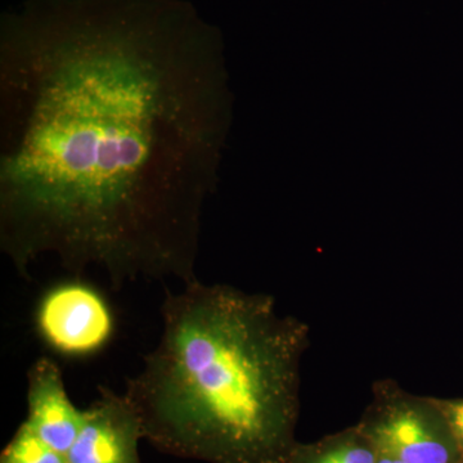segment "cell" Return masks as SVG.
<instances>
[{
    "mask_svg": "<svg viewBox=\"0 0 463 463\" xmlns=\"http://www.w3.org/2000/svg\"><path fill=\"white\" fill-rule=\"evenodd\" d=\"M228 125L222 41L187 0H24L0 20V249L118 289L196 281Z\"/></svg>",
    "mask_w": 463,
    "mask_h": 463,
    "instance_id": "1",
    "label": "cell"
},
{
    "mask_svg": "<svg viewBox=\"0 0 463 463\" xmlns=\"http://www.w3.org/2000/svg\"><path fill=\"white\" fill-rule=\"evenodd\" d=\"M26 377V425L45 444L66 456L83 426V410L72 403L62 370L50 356L36 359Z\"/></svg>",
    "mask_w": 463,
    "mask_h": 463,
    "instance_id": "6",
    "label": "cell"
},
{
    "mask_svg": "<svg viewBox=\"0 0 463 463\" xmlns=\"http://www.w3.org/2000/svg\"><path fill=\"white\" fill-rule=\"evenodd\" d=\"M379 450L358 425L315 443H298L288 463H376Z\"/></svg>",
    "mask_w": 463,
    "mask_h": 463,
    "instance_id": "7",
    "label": "cell"
},
{
    "mask_svg": "<svg viewBox=\"0 0 463 463\" xmlns=\"http://www.w3.org/2000/svg\"><path fill=\"white\" fill-rule=\"evenodd\" d=\"M377 450L404 463H457L462 452L434 398L414 397L392 383L377 385L358 423Z\"/></svg>",
    "mask_w": 463,
    "mask_h": 463,
    "instance_id": "3",
    "label": "cell"
},
{
    "mask_svg": "<svg viewBox=\"0 0 463 463\" xmlns=\"http://www.w3.org/2000/svg\"><path fill=\"white\" fill-rule=\"evenodd\" d=\"M0 463H69L66 456L36 437L25 422L3 449Z\"/></svg>",
    "mask_w": 463,
    "mask_h": 463,
    "instance_id": "8",
    "label": "cell"
},
{
    "mask_svg": "<svg viewBox=\"0 0 463 463\" xmlns=\"http://www.w3.org/2000/svg\"><path fill=\"white\" fill-rule=\"evenodd\" d=\"M434 401L439 410L446 417L448 425L455 435L463 456V399L434 398Z\"/></svg>",
    "mask_w": 463,
    "mask_h": 463,
    "instance_id": "9",
    "label": "cell"
},
{
    "mask_svg": "<svg viewBox=\"0 0 463 463\" xmlns=\"http://www.w3.org/2000/svg\"><path fill=\"white\" fill-rule=\"evenodd\" d=\"M376 463H404L402 462L401 459L395 458L394 456L389 455V453L380 452L379 457H377Z\"/></svg>",
    "mask_w": 463,
    "mask_h": 463,
    "instance_id": "10",
    "label": "cell"
},
{
    "mask_svg": "<svg viewBox=\"0 0 463 463\" xmlns=\"http://www.w3.org/2000/svg\"><path fill=\"white\" fill-rule=\"evenodd\" d=\"M35 323L43 340L63 355L93 354L114 332L105 298L81 279L48 289L36 307Z\"/></svg>",
    "mask_w": 463,
    "mask_h": 463,
    "instance_id": "4",
    "label": "cell"
},
{
    "mask_svg": "<svg viewBox=\"0 0 463 463\" xmlns=\"http://www.w3.org/2000/svg\"><path fill=\"white\" fill-rule=\"evenodd\" d=\"M141 420L123 394L100 388L99 397L83 410V426L66 453L69 463H142Z\"/></svg>",
    "mask_w": 463,
    "mask_h": 463,
    "instance_id": "5",
    "label": "cell"
},
{
    "mask_svg": "<svg viewBox=\"0 0 463 463\" xmlns=\"http://www.w3.org/2000/svg\"><path fill=\"white\" fill-rule=\"evenodd\" d=\"M457 463H463V456H462V458H461V459H459V461H458V462H457Z\"/></svg>",
    "mask_w": 463,
    "mask_h": 463,
    "instance_id": "11",
    "label": "cell"
},
{
    "mask_svg": "<svg viewBox=\"0 0 463 463\" xmlns=\"http://www.w3.org/2000/svg\"><path fill=\"white\" fill-rule=\"evenodd\" d=\"M163 334L124 395L157 450L206 463H288L309 327L233 286L166 289Z\"/></svg>",
    "mask_w": 463,
    "mask_h": 463,
    "instance_id": "2",
    "label": "cell"
}]
</instances>
